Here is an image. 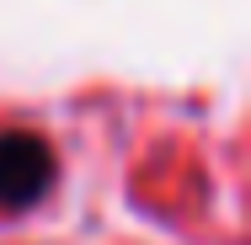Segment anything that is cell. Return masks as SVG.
Segmentation results:
<instances>
[{"label": "cell", "mask_w": 251, "mask_h": 245, "mask_svg": "<svg viewBox=\"0 0 251 245\" xmlns=\"http://www.w3.org/2000/svg\"><path fill=\"white\" fill-rule=\"evenodd\" d=\"M53 144L43 134H0V213H22L53 187Z\"/></svg>", "instance_id": "cell-1"}]
</instances>
